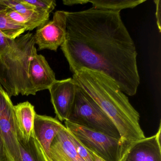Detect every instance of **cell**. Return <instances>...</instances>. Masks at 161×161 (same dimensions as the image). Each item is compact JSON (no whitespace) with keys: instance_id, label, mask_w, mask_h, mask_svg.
<instances>
[{"instance_id":"7c38bea8","label":"cell","mask_w":161,"mask_h":161,"mask_svg":"<svg viewBox=\"0 0 161 161\" xmlns=\"http://www.w3.org/2000/svg\"><path fill=\"white\" fill-rule=\"evenodd\" d=\"M121 161H161V142L155 134L134 142Z\"/></svg>"},{"instance_id":"8fae6325","label":"cell","mask_w":161,"mask_h":161,"mask_svg":"<svg viewBox=\"0 0 161 161\" xmlns=\"http://www.w3.org/2000/svg\"><path fill=\"white\" fill-rule=\"evenodd\" d=\"M46 161H85L76 152L69 131L64 126L52 141Z\"/></svg>"},{"instance_id":"ba28073f","label":"cell","mask_w":161,"mask_h":161,"mask_svg":"<svg viewBox=\"0 0 161 161\" xmlns=\"http://www.w3.org/2000/svg\"><path fill=\"white\" fill-rule=\"evenodd\" d=\"M77 84L73 78L57 80L49 88L51 101L58 120L66 121L73 105Z\"/></svg>"},{"instance_id":"3957f363","label":"cell","mask_w":161,"mask_h":161,"mask_svg":"<svg viewBox=\"0 0 161 161\" xmlns=\"http://www.w3.org/2000/svg\"><path fill=\"white\" fill-rule=\"evenodd\" d=\"M37 54L34 35L30 32L13 39L0 54V84L10 97L34 95L29 79L30 63Z\"/></svg>"},{"instance_id":"9c48e42d","label":"cell","mask_w":161,"mask_h":161,"mask_svg":"<svg viewBox=\"0 0 161 161\" xmlns=\"http://www.w3.org/2000/svg\"><path fill=\"white\" fill-rule=\"evenodd\" d=\"M64 126L58 119L52 117L36 114L33 134L43 155L47 154L53 139Z\"/></svg>"},{"instance_id":"ffe728a7","label":"cell","mask_w":161,"mask_h":161,"mask_svg":"<svg viewBox=\"0 0 161 161\" xmlns=\"http://www.w3.org/2000/svg\"><path fill=\"white\" fill-rule=\"evenodd\" d=\"M63 3L68 6H72L76 4H84L88 3L87 0H64Z\"/></svg>"},{"instance_id":"7a4b0ae2","label":"cell","mask_w":161,"mask_h":161,"mask_svg":"<svg viewBox=\"0 0 161 161\" xmlns=\"http://www.w3.org/2000/svg\"><path fill=\"white\" fill-rule=\"evenodd\" d=\"M72 78L111 119L122 139L134 143L146 137L139 124V113L112 79L85 69L75 71Z\"/></svg>"},{"instance_id":"6da1fadb","label":"cell","mask_w":161,"mask_h":161,"mask_svg":"<svg viewBox=\"0 0 161 161\" xmlns=\"http://www.w3.org/2000/svg\"><path fill=\"white\" fill-rule=\"evenodd\" d=\"M61 49L72 73L80 69L100 72L129 96L140 83L135 44L120 12L92 7L66 12V36Z\"/></svg>"},{"instance_id":"e0dca14e","label":"cell","mask_w":161,"mask_h":161,"mask_svg":"<svg viewBox=\"0 0 161 161\" xmlns=\"http://www.w3.org/2000/svg\"><path fill=\"white\" fill-rule=\"evenodd\" d=\"M24 2L33 6L36 10L50 14L56 6L55 0H23Z\"/></svg>"},{"instance_id":"30bf717a","label":"cell","mask_w":161,"mask_h":161,"mask_svg":"<svg viewBox=\"0 0 161 161\" xmlns=\"http://www.w3.org/2000/svg\"><path fill=\"white\" fill-rule=\"evenodd\" d=\"M29 76L34 95L38 91L48 89L56 80L55 73L45 57L37 53L30 63Z\"/></svg>"},{"instance_id":"5b68a950","label":"cell","mask_w":161,"mask_h":161,"mask_svg":"<svg viewBox=\"0 0 161 161\" xmlns=\"http://www.w3.org/2000/svg\"><path fill=\"white\" fill-rule=\"evenodd\" d=\"M64 126L86 149L104 161H121L133 143L67 120L65 121Z\"/></svg>"},{"instance_id":"7402d4cb","label":"cell","mask_w":161,"mask_h":161,"mask_svg":"<svg viewBox=\"0 0 161 161\" xmlns=\"http://www.w3.org/2000/svg\"><path fill=\"white\" fill-rule=\"evenodd\" d=\"M95 161H103V160H102V159H101V158H100L99 157H98V156H97V155H95Z\"/></svg>"},{"instance_id":"52a82bcc","label":"cell","mask_w":161,"mask_h":161,"mask_svg":"<svg viewBox=\"0 0 161 161\" xmlns=\"http://www.w3.org/2000/svg\"><path fill=\"white\" fill-rule=\"evenodd\" d=\"M66 36V12L57 11L52 20L38 27L34 35L35 43L39 50L57 51L65 41Z\"/></svg>"},{"instance_id":"2e32d148","label":"cell","mask_w":161,"mask_h":161,"mask_svg":"<svg viewBox=\"0 0 161 161\" xmlns=\"http://www.w3.org/2000/svg\"><path fill=\"white\" fill-rule=\"evenodd\" d=\"M146 2L145 0L128 1V0H93L88 1L92 3L93 8L99 10L120 12L126 9H133Z\"/></svg>"},{"instance_id":"44dd1931","label":"cell","mask_w":161,"mask_h":161,"mask_svg":"<svg viewBox=\"0 0 161 161\" xmlns=\"http://www.w3.org/2000/svg\"><path fill=\"white\" fill-rule=\"evenodd\" d=\"M6 161V156H5L4 145L1 137L0 136V161Z\"/></svg>"},{"instance_id":"5bb4252c","label":"cell","mask_w":161,"mask_h":161,"mask_svg":"<svg viewBox=\"0 0 161 161\" xmlns=\"http://www.w3.org/2000/svg\"><path fill=\"white\" fill-rule=\"evenodd\" d=\"M21 161H46L42 150L34 134L28 142H25L17 132Z\"/></svg>"},{"instance_id":"9a60e30c","label":"cell","mask_w":161,"mask_h":161,"mask_svg":"<svg viewBox=\"0 0 161 161\" xmlns=\"http://www.w3.org/2000/svg\"><path fill=\"white\" fill-rule=\"evenodd\" d=\"M26 29L12 21L6 14V6L0 1V32L6 38L15 39L23 34Z\"/></svg>"},{"instance_id":"ac0fdd59","label":"cell","mask_w":161,"mask_h":161,"mask_svg":"<svg viewBox=\"0 0 161 161\" xmlns=\"http://www.w3.org/2000/svg\"><path fill=\"white\" fill-rule=\"evenodd\" d=\"M70 134V138L78 155L85 161H95V154L86 149L71 133Z\"/></svg>"},{"instance_id":"277c9868","label":"cell","mask_w":161,"mask_h":161,"mask_svg":"<svg viewBox=\"0 0 161 161\" xmlns=\"http://www.w3.org/2000/svg\"><path fill=\"white\" fill-rule=\"evenodd\" d=\"M67 120L118 139L121 138L111 119L78 84L74 102Z\"/></svg>"},{"instance_id":"8992f818","label":"cell","mask_w":161,"mask_h":161,"mask_svg":"<svg viewBox=\"0 0 161 161\" xmlns=\"http://www.w3.org/2000/svg\"><path fill=\"white\" fill-rule=\"evenodd\" d=\"M14 106L0 84V136L4 145L5 161H21Z\"/></svg>"},{"instance_id":"d6986e66","label":"cell","mask_w":161,"mask_h":161,"mask_svg":"<svg viewBox=\"0 0 161 161\" xmlns=\"http://www.w3.org/2000/svg\"><path fill=\"white\" fill-rule=\"evenodd\" d=\"M154 3L156 5V13H155V17H156V23L158 27L159 31L161 32V1L160 0L154 1Z\"/></svg>"},{"instance_id":"4fadbf2b","label":"cell","mask_w":161,"mask_h":161,"mask_svg":"<svg viewBox=\"0 0 161 161\" xmlns=\"http://www.w3.org/2000/svg\"><path fill=\"white\" fill-rule=\"evenodd\" d=\"M14 114L17 132L25 142H28L33 133L34 122L36 113L29 102L14 105Z\"/></svg>"}]
</instances>
